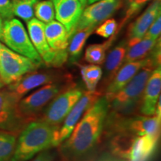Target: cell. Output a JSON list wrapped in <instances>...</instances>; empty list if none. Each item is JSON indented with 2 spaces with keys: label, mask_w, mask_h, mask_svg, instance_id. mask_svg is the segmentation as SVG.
<instances>
[{
  "label": "cell",
  "mask_w": 161,
  "mask_h": 161,
  "mask_svg": "<svg viewBox=\"0 0 161 161\" xmlns=\"http://www.w3.org/2000/svg\"><path fill=\"white\" fill-rule=\"evenodd\" d=\"M122 5V0H98L92 3L84 8L75 31L87 28L96 29L98 24L110 18Z\"/></svg>",
  "instance_id": "11"
},
{
  "label": "cell",
  "mask_w": 161,
  "mask_h": 161,
  "mask_svg": "<svg viewBox=\"0 0 161 161\" xmlns=\"http://www.w3.org/2000/svg\"><path fill=\"white\" fill-rule=\"evenodd\" d=\"M80 75L86 89L89 92H95L96 86L103 75L102 69L98 65H79Z\"/></svg>",
  "instance_id": "23"
},
{
  "label": "cell",
  "mask_w": 161,
  "mask_h": 161,
  "mask_svg": "<svg viewBox=\"0 0 161 161\" xmlns=\"http://www.w3.org/2000/svg\"><path fill=\"white\" fill-rule=\"evenodd\" d=\"M160 119L157 116H128L110 112L107 116L104 128L109 135L126 134L136 136L159 134Z\"/></svg>",
  "instance_id": "3"
},
{
  "label": "cell",
  "mask_w": 161,
  "mask_h": 161,
  "mask_svg": "<svg viewBox=\"0 0 161 161\" xmlns=\"http://www.w3.org/2000/svg\"><path fill=\"white\" fill-rule=\"evenodd\" d=\"M116 35L110 37V40L100 44H92L87 46L84 54V60L91 64H103L106 58V52L115 39Z\"/></svg>",
  "instance_id": "22"
},
{
  "label": "cell",
  "mask_w": 161,
  "mask_h": 161,
  "mask_svg": "<svg viewBox=\"0 0 161 161\" xmlns=\"http://www.w3.org/2000/svg\"><path fill=\"white\" fill-rule=\"evenodd\" d=\"M160 14H161V0H153L146 11L129 25L127 46H131L142 40Z\"/></svg>",
  "instance_id": "14"
},
{
  "label": "cell",
  "mask_w": 161,
  "mask_h": 161,
  "mask_svg": "<svg viewBox=\"0 0 161 161\" xmlns=\"http://www.w3.org/2000/svg\"><path fill=\"white\" fill-rule=\"evenodd\" d=\"M161 68L160 66L151 73L145 86L141 98L140 113L143 116H152L155 114L156 105L160 97Z\"/></svg>",
  "instance_id": "15"
},
{
  "label": "cell",
  "mask_w": 161,
  "mask_h": 161,
  "mask_svg": "<svg viewBox=\"0 0 161 161\" xmlns=\"http://www.w3.org/2000/svg\"><path fill=\"white\" fill-rule=\"evenodd\" d=\"M58 128L41 119L27 123L17 139L11 161L29 160L38 153L56 146Z\"/></svg>",
  "instance_id": "2"
},
{
  "label": "cell",
  "mask_w": 161,
  "mask_h": 161,
  "mask_svg": "<svg viewBox=\"0 0 161 161\" xmlns=\"http://www.w3.org/2000/svg\"><path fill=\"white\" fill-rule=\"evenodd\" d=\"M34 14L38 20L46 24L55 18L54 5L50 0L37 2L34 6Z\"/></svg>",
  "instance_id": "26"
},
{
  "label": "cell",
  "mask_w": 161,
  "mask_h": 161,
  "mask_svg": "<svg viewBox=\"0 0 161 161\" xmlns=\"http://www.w3.org/2000/svg\"><path fill=\"white\" fill-rule=\"evenodd\" d=\"M57 21L67 31L69 37L75 33L76 26L84 8L79 0H52Z\"/></svg>",
  "instance_id": "13"
},
{
  "label": "cell",
  "mask_w": 161,
  "mask_h": 161,
  "mask_svg": "<svg viewBox=\"0 0 161 161\" xmlns=\"http://www.w3.org/2000/svg\"><path fill=\"white\" fill-rule=\"evenodd\" d=\"M118 31V24L116 19H108L102 22L99 26L95 29V33L103 38H110L116 35Z\"/></svg>",
  "instance_id": "28"
},
{
  "label": "cell",
  "mask_w": 161,
  "mask_h": 161,
  "mask_svg": "<svg viewBox=\"0 0 161 161\" xmlns=\"http://www.w3.org/2000/svg\"><path fill=\"white\" fill-rule=\"evenodd\" d=\"M149 1L151 0H122V3L125 6V17L121 22L118 31Z\"/></svg>",
  "instance_id": "27"
},
{
  "label": "cell",
  "mask_w": 161,
  "mask_h": 161,
  "mask_svg": "<svg viewBox=\"0 0 161 161\" xmlns=\"http://www.w3.org/2000/svg\"><path fill=\"white\" fill-rule=\"evenodd\" d=\"M158 40L143 37L140 41L131 46H127V51L125 56L123 64L130 61L143 59L152 52L158 43Z\"/></svg>",
  "instance_id": "20"
},
{
  "label": "cell",
  "mask_w": 161,
  "mask_h": 161,
  "mask_svg": "<svg viewBox=\"0 0 161 161\" xmlns=\"http://www.w3.org/2000/svg\"><path fill=\"white\" fill-rule=\"evenodd\" d=\"M79 2L84 8L85 7V6L86 5V4H87V0H79Z\"/></svg>",
  "instance_id": "34"
},
{
  "label": "cell",
  "mask_w": 161,
  "mask_h": 161,
  "mask_svg": "<svg viewBox=\"0 0 161 161\" xmlns=\"http://www.w3.org/2000/svg\"><path fill=\"white\" fill-rule=\"evenodd\" d=\"M11 1H15V0H11Z\"/></svg>",
  "instance_id": "38"
},
{
  "label": "cell",
  "mask_w": 161,
  "mask_h": 161,
  "mask_svg": "<svg viewBox=\"0 0 161 161\" xmlns=\"http://www.w3.org/2000/svg\"><path fill=\"white\" fill-rule=\"evenodd\" d=\"M127 51V43H121L110 50L104 64V73L105 82L110 83L116 74V72L122 66L125 56Z\"/></svg>",
  "instance_id": "19"
},
{
  "label": "cell",
  "mask_w": 161,
  "mask_h": 161,
  "mask_svg": "<svg viewBox=\"0 0 161 161\" xmlns=\"http://www.w3.org/2000/svg\"><path fill=\"white\" fill-rule=\"evenodd\" d=\"M159 134H146L136 136L130 152V161L145 160L156 148Z\"/></svg>",
  "instance_id": "18"
},
{
  "label": "cell",
  "mask_w": 161,
  "mask_h": 161,
  "mask_svg": "<svg viewBox=\"0 0 161 161\" xmlns=\"http://www.w3.org/2000/svg\"><path fill=\"white\" fill-rule=\"evenodd\" d=\"M37 0H15L11 1L12 12L14 16L20 18L24 21L29 22L34 18V6Z\"/></svg>",
  "instance_id": "25"
},
{
  "label": "cell",
  "mask_w": 161,
  "mask_h": 161,
  "mask_svg": "<svg viewBox=\"0 0 161 161\" xmlns=\"http://www.w3.org/2000/svg\"><path fill=\"white\" fill-rule=\"evenodd\" d=\"M96 161H128L125 159H122L118 157L114 156V154L109 153H104L102 156H100Z\"/></svg>",
  "instance_id": "32"
},
{
  "label": "cell",
  "mask_w": 161,
  "mask_h": 161,
  "mask_svg": "<svg viewBox=\"0 0 161 161\" xmlns=\"http://www.w3.org/2000/svg\"><path fill=\"white\" fill-rule=\"evenodd\" d=\"M19 100L9 90H0V130L17 134L29 123L19 112Z\"/></svg>",
  "instance_id": "10"
},
{
  "label": "cell",
  "mask_w": 161,
  "mask_h": 161,
  "mask_svg": "<svg viewBox=\"0 0 161 161\" xmlns=\"http://www.w3.org/2000/svg\"><path fill=\"white\" fill-rule=\"evenodd\" d=\"M37 68L29 58L16 53L6 46L0 51V79L3 84L9 85Z\"/></svg>",
  "instance_id": "8"
},
{
  "label": "cell",
  "mask_w": 161,
  "mask_h": 161,
  "mask_svg": "<svg viewBox=\"0 0 161 161\" xmlns=\"http://www.w3.org/2000/svg\"><path fill=\"white\" fill-rule=\"evenodd\" d=\"M154 68L145 66L108 101L109 109L120 115H128L137 108L148 78Z\"/></svg>",
  "instance_id": "4"
},
{
  "label": "cell",
  "mask_w": 161,
  "mask_h": 161,
  "mask_svg": "<svg viewBox=\"0 0 161 161\" xmlns=\"http://www.w3.org/2000/svg\"><path fill=\"white\" fill-rule=\"evenodd\" d=\"M161 32V14L158 16L152 24L149 29L145 35L144 37L150 38L153 40H158L160 38Z\"/></svg>",
  "instance_id": "29"
},
{
  "label": "cell",
  "mask_w": 161,
  "mask_h": 161,
  "mask_svg": "<svg viewBox=\"0 0 161 161\" xmlns=\"http://www.w3.org/2000/svg\"><path fill=\"white\" fill-rule=\"evenodd\" d=\"M16 142L15 134L0 130V161H11Z\"/></svg>",
  "instance_id": "24"
},
{
  "label": "cell",
  "mask_w": 161,
  "mask_h": 161,
  "mask_svg": "<svg viewBox=\"0 0 161 161\" xmlns=\"http://www.w3.org/2000/svg\"><path fill=\"white\" fill-rule=\"evenodd\" d=\"M0 15L5 20L14 18L11 0H0Z\"/></svg>",
  "instance_id": "30"
},
{
  "label": "cell",
  "mask_w": 161,
  "mask_h": 161,
  "mask_svg": "<svg viewBox=\"0 0 161 161\" xmlns=\"http://www.w3.org/2000/svg\"><path fill=\"white\" fill-rule=\"evenodd\" d=\"M2 40L8 49L29 58L38 67L43 64V60L30 40L29 34L19 19L11 18L5 20Z\"/></svg>",
  "instance_id": "6"
},
{
  "label": "cell",
  "mask_w": 161,
  "mask_h": 161,
  "mask_svg": "<svg viewBox=\"0 0 161 161\" xmlns=\"http://www.w3.org/2000/svg\"><path fill=\"white\" fill-rule=\"evenodd\" d=\"M3 85H4V84H3V82H2V80H1V79H0V89H1V88H2V87H3Z\"/></svg>",
  "instance_id": "37"
},
{
  "label": "cell",
  "mask_w": 161,
  "mask_h": 161,
  "mask_svg": "<svg viewBox=\"0 0 161 161\" xmlns=\"http://www.w3.org/2000/svg\"><path fill=\"white\" fill-rule=\"evenodd\" d=\"M28 34L34 47L37 50L43 64L47 66L60 67L67 60V50L55 51L49 46L45 36V23L32 18L27 22Z\"/></svg>",
  "instance_id": "7"
},
{
  "label": "cell",
  "mask_w": 161,
  "mask_h": 161,
  "mask_svg": "<svg viewBox=\"0 0 161 161\" xmlns=\"http://www.w3.org/2000/svg\"><path fill=\"white\" fill-rule=\"evenodd\" d=\"M97 1H98V0H87V4H92Z\"/></svg>",
  "instance_id": "35"
},
{
  "label": "cell",
  "mask_w": 161,
  "mask_h": 161,
  "mask_svg": "<svg viewBox=\"0 0 161 161\" xmlns=\"http://www.w3.org/2000/svg\"><path fill=\"white\" fill-rule=\"evenodd\" d=\"M3 25H4V22L3 20V18L1 17V15H0V40H2V39H3Z\"/></svg>",
  "instance_id": "33"
},
{
  "label": "cell",
  "mask_w": 161,
  "mask_h": 161,
  "mask_svg": "<svg viewBox=\"0 0 161 161\" xmlns=\"http://www.w3.org/2000/svg\"><path fill=\"white\" fill-rule=\"evenodd\" d=\"M71 83L68 81L52 82L31 92L29 96L22 98L19 102V110L21 115L27 121H32L43 111L58 94L71 87Z\"/></svg>",
  "instance_id": "5"
},
{
  "label": "cell",
  "mask_w": 161,
  "mask_h": 161,
  "mask_svg": "<svg viewBox=\"0 0 161 161\" xmlns=\"http://www.w3.org/2000/svg\"><path fill=\"white\" fill-rule=\"evenodd\" d=\"M108 111L109 103L105 96L98 98L88 108L69 137L60 144V152L64 158L80 160L92 154L103 133Z\"/></svg>",
  "instance_id": "1"
},
{
  "label": "cell",
  "mask_w": 161,
  "mask_h": 161,
  "mask_svg": "<svg viewBox=\"0 0 161 161\" xmlns=\"http://www.w3.org/2000/svg\"><path fill=\"white\" fill-rule=\"evenodd\" d=\"M5 45H3V43H1V42H0V51H1V50H2V49H3V48H4V47H5Z\"/></svg>",
  "instance_id": "36"
},
{
  "label": "cell",
  "mask_w": 161,
  "mask_h": 161,
  "mask_svg": "<svg viewBox=\"0 0 161 161\" xmlns=\"http://www.w3.org/2000/svg\"><path fill=\"white\" fill-rule=\"evenodd\" d=\"M45 36L52 49L62 51L67 49L69 37L65 27L58 21L52 20L45 25Z\"/></svg>",
  "instance_id": "17"
},
{
  "label": "cell",
  "mask_w": 161,
  "mask_h": 161,
  "mask_svg": "<svg viewBox=\"0 0 161 161\" xmlns=\"http://www.w3.org/2000/svg\"><path fill=\"white\" fill-rule=\"evenodd\" d=\"M84 92L81 87L75 85L64 90L46 106L40 119L52 125L59 126Z\"/></svg>",
  "instance_id": "9"
},
{
  "label": "cell",
  "mask_w": 161,
  "mask_h": 161,
  "mask_svg": "<svg viewBox=\"0 0 161 161\" xmlns=\"http://www.w3.org/2000/svg\"><path fill=\"white\" fill-rule=\"evenodd\" d=\"M31 161H55V154L49 149L43 151Z\"/></svg>",
  "instance_id": "31"
},
{
  "label": "cell",
  "mask_w": 161,
  "mask_h": 161,
  "mask_svg": "<svg viewBox=\"0 0 161 161\" xmlns=\"http://www.w3.org/2000/svg\"><path fill=\"white\" fill-rule=\"evenodd\" d=\"M35 72V71H34ZM29 72L19 79L9 84L10 91L15 93L20 99L35 88L56 81L55 75L52 72Z\"/></svg>",
  "instance_id": "16"
},
{
  "label": "cell",
  "mask_w": 161,
  "mask_h": 161,
  "mask_svg": "<svg viewBox=\"0 0 161 161\" xmlns=\"http://www.w3.org/2000/svg\"><path fill=\"white\" fill-rule=\"evenodd\" d=\"M95 30V28H87L76 31L70 37V42L68 45V56L72 60L75 61L81 53L86 40Z\"/></svg>",
  "instance_id": "21"
},
{
  "label": "cell",
  "mask_w": 161,
  "mask_h": 161,
  "mask_svg": "<svg viewBox=\"0 0 161 161\" xmlns=\"http://www.w3.org/2000/svg\"><path fill=\"white\" fill-rule=\"evenodd\" d=\"M99 96L100 93L96 91L84 92L80 99L74 105L64 120L63 125L61 127L59 126L58 128L55 139L56 146H59L69 137L76 124L83 116L84 113L94 104Z\"/></svg>",
  "instance_id": "12"
}]
</instances>
